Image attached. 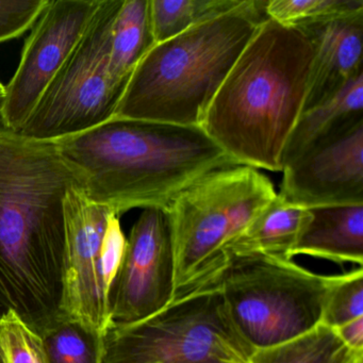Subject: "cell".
<instances>
[{"label":"cell","mask_w":363,"mask_h":363,"mask_svg":"<svg viewBox=\"0 0 363 363\" xmlns=\"http://www.w3.org/2000/svg\"><path fill=\"white\" fill-rule=\"evenodd\" d=\"M79 176L55 142L0 125V284L33 330L61 315L65 289V195Z\"/></svg>","instance_id":"1"},{"label":"cell","mask_w":363,"mask_h":363,"mask_svg":"<svg viewBox=\"0 0 363 363\" xmlns=\"http://www.w3.org/2000/svg\"><path fill=\"white\" fill-rule=\"evenodd\" d=\"M90 201L122 216L167 209L184 189L210 172L240 165L201 127L112 118L55 142Z\"/></svg>","instance_id":"2"},{"label":"cell","mask_w":363,"mask_h":363,"mask_svg":"<svg viewBox=\"0 0 363 363\" xmlns=\"http://www.w3.org/2000/svg\"><path fill=\"white\" fill-rule=\"evenodd\" d=\"M314 44L301 28L267 18L235 61L201 128L238 164L282 172L303 112Z\"/></svg>","instance_id":"3"},{"label":"cell","mask_w":363,"mask_h":363,"mask_svg":"<svg viewBox=\"0 0 363 363\" xmlns=\"http://www.w3.org/2000/svg\"><path fill=\"white\" fill-rule=\"evenodd\" d=\"M267 0L156 44L138 65L113 118L201 127L206 111L259 26Z\"/></svg>","instance_id":"4"},{"label":"cell","mask_w":363,"mask_h":363,"mask_svg":"<svg viewBox=\"0 0 363 363\" xmlns=\"http://www.w3.org/2000/svg\"><path fill=\"white\" fill-rule=\"evenodd\" d=\"M277 196L269 177L247 165L210 172L167 206L176 263L175 299L213 284L230 244Z\"/></svg>","instance_id":"5"},{"label":"cell","mask_w":363,"mask_h":363,"mask_svg":"<svg viewBox=\"0 0 363 363\" xmlns=\"http://www.w3.org/2000/svg\"><path fill=\"white\" fill-rule=\"evenodd\" d=\"M333 276L308 271L292 260L239 255L230 257L210 286L220 288L233 325L256 350L320 324Z\"/></svg>","instance_id":"6"},{"label":"cell","mask_w":363,"mask_h":363,"mask_svg":"<svg viewBox=\"0 0 363 363\" xmlns=\"http://www.w3.org/2000/svg\"><path fill=\"white\" fill-rule=\"evenodd\" d=\"M255 350L241 337L220 288L175 299L140 322L112 325L103 363H250Z\"/></svg>","instance_id":"7"},{"label":"cell","mask_w":363,"mask_h":363,"mask_svg":"<svg viewBox=\"0 0 363 363\" xmlns=\"http://www.w3.org/2000/svg\"><path fill=\"white\" fill-rule=\"evenodd\" d=\"M123 0H101L80 41L23 125L20 135L56 142L111 120L124 90L109 75L111 29Z\"/></svg>","instance_id":"8"},{"label":"cell","mask_w":363,"mask_h":363,"mask_svg":"<svg viewBox=\"0 0 363 363\" xmlns=\"http://www.w3.org/2000/svg\"><path fill=\"white\" fill-rule=\"evenodd\" d=\"M101 0H50L31 27L0 101V125L18 133L88 28Z\"/></svg>","instance_id":"9"},{"label":"cell","mask_w":363,"mask_h":363,"mask_svg":"<svg viewBox=\"0 0 363 363\" xmlns=\"http://www.w3.org/2000/svg\"><path fill=\"white\" fill-rule=\"evenodd\" d=\"M176 263L167 210L144 209L127 238L126 250L109 294L112 325L155 315L175 301Z\"/></svg>","instance_id":"10"},{"label":"cell","mask_w":363,"mask_h":363,"mask_svg":"<svg viewBox=\"0 0 363 363\" xmlns=\"http://www.w3.org/2000/svg\"><path fill=\"white\" fill-rule=\"evenodd\" d=\"M63 207L65 289L60 316L84 323L105 337L112 323L99 279V255L112 212L90 201L80 186L67 191Z\"/></svg>","instance_id":"11"},{"label":"cell","mask_w":363,"mask_h":363,"mask_svg":"<svg viewBox=\"0 0 363 363\" xmlns=\"http://www.w3.org/2000/svg\"><path fill=\"white\" fill-rule=\"evenodd\" d=\"M282 173L277 195L290 205H363V121L303 152Z\"/></svg>","instance_id":"12"},{"label":"cell","mask_w":363,"mask_h":363,"mask_svg":"<svg viewBox=\"0 0 363 363\" xmlns=\"http://www.w3.org/2000/svg\"><path fill=\"white\" fill-rule=\"evenodd\" d=\"M314 44L303 112L335 96L362 69L363 13L301 27Z\"/></svg>","instance_id":"13"},{"label":"cell","mask_w":363,"mask_h":363,"mask_svg":"<svg viewBox=\"0 0 363 363\" xmlns=\"http://www.w3.org/2000/svg\"><path fill=\"white\" fill-rule=\"evenodd\" d=\"M293 257L363 264V205L312 208Z\"/></svg>","instance_id":"14"},{"label":"cell","mask_w":363,"mask_h":363,"mask_svg":"<svg viewBox=\"0 0 363 363\" xmlns=\"http://www.w3.org/2000/svg\"><path fill=\"white\" fill-rule=\"evenodd\" d=\"M360 121H363V73L328 101L303 112L286 144L284 167Z\"/></svg>","instance_id":"15"},{"label":"cell","mask_w":363,"mask_h":363,"mask_svg":"<svg viewBox=\"0 0 363 363\" xmlns=\"http://www.w3.org/2000/svg\"><path fill=\"white\" fill-rule=\"evenodd\" d=\"M310 218L309 209L290 205L277 195L230 244L229 257L260 255L291 261Z\"/></svg>","instance_id":"16"},{"label":"cell","mask_w":363,"mask_h":363,"mask_svg":"<svg viewBox=\"0 0 363 363\" xmlns=\"http://www.w3.org/2000/svg\"><path fill=\"white\" fill-rule=\"evenodd\" d=\"M150 0H123L111 29L109 75L125 91L142 59L156 45Z\"/></svg>","instance_id":"17"},{"label":"cell","mask_w":363,"mask_h":363,"mask_svg":"<svg viewBox=\"0 0 363 363\" xmlns=\"http://www.w3.org/2000/svg\"><path fill=\"white\" fill-rule=\"evenodd\" d=\"M250 363H363V352L346 346L323 324L272 347L256 350Z\"/></svg>","instance_id":"18"},{"label":"cell","mask_w":363,"mask_h":363,"mask_svg":"<svg viewBox=\"0 0 363 363\" xmlns=\"http://www.w3.org/2000/svg\"><path fill=\"white\" fill-rule=\"evenodd\" d=\"M245 0H150L156 43L239 9Z\"/></svg>","instance_id":"19"},{"label":"cell","mask_w":363,"mask_h":363,"mask_svg":"<svg viewBox=\"0 0 363 363\" xmlns=\"http://www.w3.org/2000/svg\"><path fill=\"white\" fill-rule=\"evenodd\" d=\"M39 335L48 363H103L104 335L84 323L59 316Z\"/></svg>","instance_id":"20"},{"label":"cell","mask_w":363,"mask_h":363,"mask_svg":"<svg viewBox=\"0 0 363 363\" xmlns=\"http://www.w3.org/2000/svg\"><path fill=\"white\" fill-rule=\"evenodd\" d=\"M267 18L284 26L318 24L363 13L362 0H267Z\"/></svg>","instance_id":"21"},{"label":"cell","mask_w":363,"mask_h":363,"mask_svg":"<svg viewBox=\"0 0 363 363\" xmlns=\"http://www.w3.org/2000/svg\"><path fill=\"white\" fill-rule=\"evenodd\" d=\"M0 363H48L41 335L12 309L0 318Z\"/></svg>","instance_id":"22"},{"label":"cell","mask_w":363,"mask_h":363,"mask_svg":"<svg viewBox=\"0 0 363 363\" xmlns=\"http://www.w3.org/2000/svg\"><path fill=\"white\" fill-rule=\"evenodd\" d=\"M363 316V269L333 276L320 324L337 329Z\"/></svg>","instance_id":"23"},{"label":"cell","mask_w":363,"mask_h":363,"mask_svg":"<svg viewBox=\"0 0 363 363\" xmlns=\"http://www.w3.org/2000/svg\"><path fill=\"white\" fill-rule=\"evenodd\" d=\"M127 238L121 226L120 216L111 213L108 218L107 227L99 255V279L104 295L109 307V294L122 264L126 250Z\"/></svg>","instance_id":"24"},{"label":"cell","mask_w":363,"mask_h":363,"mask_svg":"<svg viewBox=\"0 0 363 363\" xmlns=\"http://www.w3.org/2000/svg\"><path fill=\"white\" fill-rule=\"evenodd\" d=\"M50 0H0V43L31 29Z\"/></svg>","instance_id":"25"},{"label":"cell","mask_w":363,"mask_h":363,"mask_svg":"<svg viewBox=\"0 0 363 363\" xmlns=\"http://www.w3.org/2000/svg\"><path fill=\"white\" fill-rule=\"evenodd\" d=\"M335 330L346 346L363 352V316L354 318Z\"/></svg>","instance_id":"26"},{"label":"cell","mask_w":363,"mask_h":363,"mask_svg":"<svg viewBox=\"0 0 363 363\" xmlns=\"http://www.w3.org/2000/svg\"><path fill=\"white\" fill-rule=\"evenodd\" d=\"M11 309L9 301H8L7 295L4 291L3 286L0 284V318Z\"/></svg>","instance_id":"27"},{"label":"cell","mask_w":363,"mask_h":363,"mask_svg":"<svg viewBox=\"0 0 363 363\" xmlns=\"http://www.w3.org/2000/svg\"><path fill=\"white\" fill-rule=\"evenodd\" d=\"M6 94V86L0 82V101L4 99Z\"/></svg>","instance_id":"28"}]
</instances>
